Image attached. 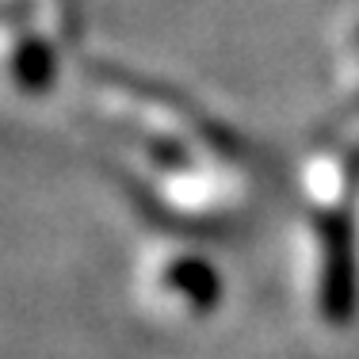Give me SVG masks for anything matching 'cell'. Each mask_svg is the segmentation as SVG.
I'll return each instance as SVG.
<instances>
[{"mask_svg":"<svg viewBox=\"0 0 359 359\" xmlns=\"http://www.w3.org/2000/svg\"><path fill=\"white\" fill-rule=\"evenodd\" d=\"M57 4L54 0H0V88L35 100L57 73Z\"/></svg>","mask_w":359,"mask_h":359,"instance_id":"obj_1","label":"cell"}]
</instances>
